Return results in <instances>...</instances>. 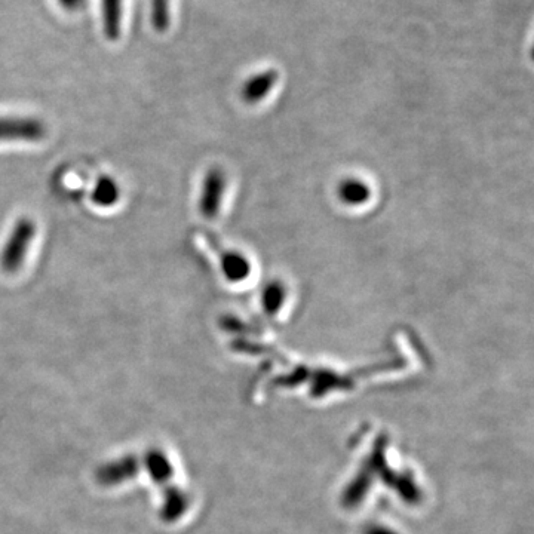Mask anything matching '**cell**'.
<instances>
[{
	"label": "cell",
	"instance_id": "1",
	"mask_svg": "<svg viewBox=\"0 0 534 534\" xmlns=\"http://www.w3.org/2000/svg\"><path fill=\"white\" fill-rule=\"evenodd\" d=\"M35 235L36 224L29 217H23L15 223L0 254V267L3 272L15 273L21 269L26 262L27 253H29Z\"/></svg>",
	"mask_w": 534,
	"mask_h": 534
},
{
	"label": "cell",
	"instance_id": "2",
	"mask_svg": "<svg viewBox=\"0 0 534 534\" xmlns=\"http://www.w3.org/2000/svg\"><path fill=\"white\" fill-rule=\"evenodd\" d=\"M46 127L36 118H0V141H41Z\"/></svg>",
	"mask_w": 534,
	"mask_h": 534
},
{
	"label": "cell",
	"instance_id": "3",
	"mask_svg": "<svg viewBox=\"0 0 534 534\" xmlns=\"http://www.w3.org/2000/svg\"><path fill=\"white\" fill-rule=\"evenodd\" d=\"M140 462L135 456H125L100 466L95 471V481L103 487L118 486L137 477Z\"/></svg>",
	"mask_w": 534,
	"mask_h": 534
},
{
	"label": "cell",
	"instance_id": "4",
	"mask_svg": "<svg viewBox=\"0 0 534 534\" xmlns=\"http://www.w3.org/2000/svg\"><path fill=\"white\" fill-rule=\"evenodd\" d=\"M224 190V176L222 171L211 170L205 178L204 189H202L199 210L207 219H214L219 213L220 204Z\"/></svg>",
	"mask_w": 534,
	"mask_h": 534
},
{
	"label": "cell",
	"instance_id": "5",
	"mask_svg": "<svg viewBox=\"0 0 534 534\" xmlns=\"http://www.w3.org/2000/svg\"><path fill=\"white\" fill-rule=\"evenodd\" d=\"M144 466L149 472L150 478L159 486H164L173 478L174 468L170 457L161 448H150L144 456Z\"/></svg>",
	"mask_w": 534,
	"mask_h": 534
},
{
	"label": "cell",
	"instance_id": "6",
	"mask_svg": "<svg viewBox=\"0 0 534 534\" xmlns=\"http://www.w3.org/2000/svg\"><path fill=\"white\" fill-rule=\"evenodd\" d=\"M189 503V497L183 490L178 489V487H165L161 520L168 524L174 523L186 514Z\"/></svg>",
	"mask_w": 534,
	"mask_h": 534
},
{
	"label": "cell",
	"instance_id": "7",
	"mask_svg": "<svg viewBox=\"0 0 534 534\" xmlns=\"http://www.w3.org/2000/svg\"><path fill=\"white\" fill-rule=\"evenodd\" d=\"M122 3L124 0H101L103 32L107 41H118L122 30Z\"/></svg>",
	"mask_w": 534,
	"mask_h": 534
},
{
	"label": "cell",
	"instance_id": "8",
	"mask_svg": "<svg viewBox=\"0 0 534 534\" xmlns=\"http://www.w3.org/2000/svg\"><path fill=\"white\" fill-rule=\"evenodd\" d=\"M121 198V189L112 177L103 176L98 178L92 190V201L98 207H113Z\"/></svg>",
	"mask_w": 534,
	"mask_h": 534
},
{
	"label": "cell",
	"instance_id": "9",
	"mask_svg": "<svg viewBox=\"0 0 534 534\" xmlns=\"http://www.w3.org/2000/svg\"><path fill=\"white\" fill-rule=\"evenodd\" d=\"M150 20L156 32H167L171 23L170 0H150Z\"/></svg>",
	"mask_w": 534,
	"mask_h": 534
},
{
	"label": "cell",
	"instance_id": "10",
	"mask_svg": "<svg viewBox=\"0 0 534 534\" xmlns=\"http://www.w3.org/2000/svg\"><path fill=\"white\" fill-rule=\"evenodd\" d=\"M276 75L275 73L269 72L265 75L256 76V78L251 79L247 82L244 88V97L248 101H257L272 88L273 82H275Z\"/></svg>",
	"mask_w": 534,
	"mask_h": 534
},
{
	"label": "cell",
	"instance_id": "11",
	"mask_svg": "<svg viewBox=\"0 0 534 534\" xmlns=\"http://www.w3.org/2000/svg\"><path fill=\"white\" fill-rule=\"evenodd\" d=\"M223 272L230 281H241L248 275L247 260L242 259L239 254L229 253L223 257Z\"/></svg>",
	"mask_w": 534,
	"mask_h": 534
},
{
	"label": "cell",
	"instance_id": "12",
	"mask_svg": "<svg viewBox=\"0 0 534 534\" xmlns=\"http://www.w3.org/2000/svg\"><path fill=\"white\" fill-rule=\"evenodd\" d=\"M340 193H342V198L349 204H358V202H362L367 198V189L361 183H355V181L343 184Z\"/></svg>",
	"mask_w": 534,
	"mask_h": 534
},
{
	"label": "cell",
	"instance_id": "13",
	"mask_svg": "<svg viewBox=\"0 0 534 534\" xmlns=\"http://www.w3.org/2000/svg\"><path fill=\"white\" fill-rule=\"evenodd\" d=\"M61 6H63L66 11H78L84 6L85 0H58Z\"/></svg>",
	"mask_w": 534,
	"mask_h": 534
}]
</instances>
